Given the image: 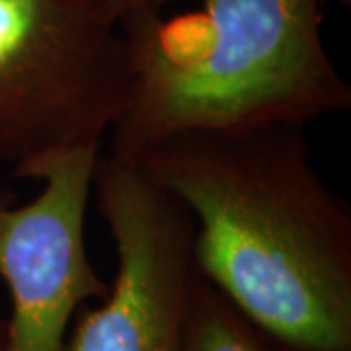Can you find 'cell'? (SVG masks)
Here are the masks:
<instances>
[{
    "label": "cell",
    "instance_id": "cell-8",
    "mask_svg": "<svg viewBox=\"0 0 351 351\" xmlns=\"http://www.w3.org/2000/svg\"><path fill=\"white\" fill-rule=\"evenodd\" d=\"M0 351H6V318H0Z\"/></svg>",
    "mask_w": 351,
    "mask_h": 351
},
{
    "label": "cell",
    "instance_id": "cell-4",
    "mask_svg": "<svg viewBox=\"0 0 351 351\" xmlns=\"http://www.w3.org/2000/svg\"><path fill=\"white\" fill-rule=\"evenodd\" d=\"M92 195L117 271L108 295L76 313L64 351H182L197 279L191 217L135 164L112 154L98 158Z\"/></svg>",
    "mask_w": 351,
    "mask_h": 351
},
{
    "label": "cell",
    "instance_id": "cell-3",
    "mask_svg": "<svg viewBox=\"0 0 351 351\" xmlns=\"http://www.w3.org/2000/svg\"><path fill=\"white\" fill-rule=\"evenodd\" d=\"M129 59L96 0H0V168L101 147L125 110Z\"/></svg>",
    "mask_w": 351,
    "mask_h": 351
},
{
    "label": "cell",
    "instance_id": "cell-6",
    "mask_svg": "<svg viewBox=\"0 0 351 351\" xmlns=\"http://www.w3.org/2000/svg\"><path fill=\"white\" fill-rule=\"evenodd\" d=\"M182 351H283L197 274Z\"/></svg>",
    "mask_w": 351,
    "mask_h": 351
},
{
    "label": "cell",
    "instance_id": "cell-7",
    "mask_svg": "<svg viewBox=\"0 0 351 351\" xmlns=\"http://www.w3.org/2000/svg\"><path fill=\"white\" fill-rule=\"evenodd\" d=\"M96 2L100 4L104 12L119 24L123 18L131 16V14L151 10V8H160L168 0H96Z\"/></svg>",
    "mask_w": 351,
    "mask_h": 351
},
{
    "label": "cell",
    "instance_id": "cell-2",
    "mask_svg": "<svg viewBox=\"0 0 351 351\" xmlns=\"http://www.w3.org/2000/svg\"><path fill=\"white\" fill-rule=\"evenodd\" d=\"M326 0H191L119 22L127 106L110 152L133 160L186 131L306 127L351 108L322 38Z\"/></svg>",
    "mask_w": 351,
    "mask_h": 351
},
{
    "label": "cell",
    "instance_id": "cell-5",
    "mask_svg": "<svg viewBox=\"0 0 351 351\" xmlns=\"http://www.w3.org/2000/svg\"><path fill=\"white\" fill-rule=\"evenodd\" d=\"M100 147L75 149L38 164L36 199L16 203L0 189V279L10 295L6 351H64L76 313L110 285L86 250V211Z\"/></svg>",
    "mask_w": 351,
    "mask_h": 351
},
{
    "label": "cell",
    "instance_id": "cell-1",
    "mask_svg": "<svg viewBox=\"0 0 351 351\" xmlns=\"http://www.w3.org/2000/svg\"><path fill=\"white\" fill-rule=\"evenodd\" d=\"M129 162L184 205L197 274L263 336L351 351V205L314 168L304 127L186 131Z\"/></svg>",
    "mask_w": 351,
    "mask_h": 351
}]
</instances>
